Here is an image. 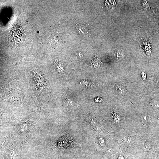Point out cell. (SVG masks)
<instances>
[{"mask_svg":"<svg viewBox=\"0 0 159 159\" xmlns=\"http://www.w3.org/2000/svg\"><path fill=\"white\" fill-rule=\"evenodd\" d=\"M34 159H43L41 157H39V156H37Z\"/></svg>","mask_w":159,"mask_h":159,"instance_id":"obj_9","label":"cell"},{"mask_svg":"<svg viewBox=\"0 0 159 159\" xmlns=\"http://www.w3.org/2000/svg\"><path fill=\"white\" fill-rule=\"evenodd\" d=\"M115 56L118 60H123L124 59V55L123 51L121 50H118L115 53Z\"/></svg>","mask_w":159,"mask_h":159,"instance_id":"obj_3","label":"cell"},{"mask_svg":"<svg viewBox=\"0 0 159 159\" xmlns=\"http://www.w3.org/2000/svg\"><path fill=\"white\" fill-rule=\"evenodd\" d=\"M22 149L17 141L7 138L1 147V153L4 159H12L17 155H21Z\"/></svg>","mask_w":159,"mask_h":159,"instance_id":"obj_1","label":"cell"},{"mask_svg":"<svg viewBox=\"0 0 159 159\" xmlns=\"http://www.w3.org/2000/svg\"><path fill=\"white\" fill-rule=\"evenodd\" d=\"M110 152H111L113 154H115L117 156L118 159H124V157L122 154L120 152L119 153H117L112 150H108Z\"/></svg>","mask_w":159,"mask_h":159,"instance_id":"obj_4","label":"cell"},{"mask_svg":"<svg viewBox=\"0 0 159 159\" xmlns=\"http://www.w3.org/2000/svg\"><path fill=\"white\" fill-rule=\"evenodd\" d=\"M142 77L144 80H145L146 79L147 75L144 72H143L142 73Z\"/></svg>","mask_w":159,"mask_h":159,"instance_id":"obj_7","label":"cell"},{"mask_svg":"<svg viewBox=\"0 0 159 159\" xmlns=\"http://www.w3.org/2000/svg\"><path fill=\"white\" fill-rule=\"evenodd\" d=\"M12 159H29L20 155H17Z\"/></svg>","mask_w":159,"mask_h":159,"instance_id":"obj_6","label":"cell"},{"mask_svg":"<svg viewBox=\"0 0 159 159\" xmlns=\"http://www.w3.org/2000/svg\"><path fill=\"white\" fill-rule=\"evenodd\" d=\"M106 3V5L108 7H111L113 6L114 4V2L113 1H107Z\"/></svg>","mask_w":159,"mask_h":159,"instance_id":"obj_5","label":"cell"},{"mask_svg":"<svg viewBox=\"0 0 159 159\" xmlns=\"http://www.w3.org/2000/svg\"><path fill=\"white\" fill-rule=\"evenodd\" d=\"M154 106L156 108L159 109V104L158 103H155Z\"/></svg>","mask_w":159,"mask_h":159,"instance_id":"obj_8","label":"cell"},{"mask_svg":"<svg viewBox=\"0 0 159 159\" xmlns=\"http://www.w3.org/2000/svg\"><path fill=\"white\" fill-rule=\"evenodd\" d=\"M76 27L80 34L83 35H86L87 32L85 27L80 25H78V24L76 25Z\"/></svg>","mask_w":159,"mask_h":159,"instance_id":"obj_2","label":"cell"}]
</instances>
